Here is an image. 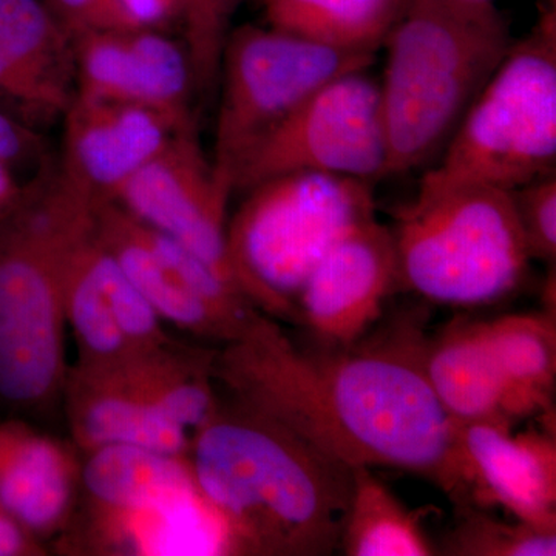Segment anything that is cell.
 I'll return each instance as SVG.
<instances>
[{
	"label": "cell",
	"instance_id": "obj_1",
	"mask_svg": "<svg viewBox=\"0 0 556 556\" xmlns=\"http://www.w3.org/2000/svg\"><path fill=\"white\" fill-rule=\"evenodd\" d=\"M424 340L396 332L348 348L303 350L260 313L215 354V382L350 467L394 468L460 506L457 426L422 367Z\"/></svg>",
	"mask_w": 556,
	"mask_h": 556
},
{
	"label": "cell",
	"instance_id": "obj_2",
	"mask_svg": "<svg viewBox=\"0 0 556 556\" xmlns=\"http://www.w3.org/2000/svg\"><path fill=\"white\" fill-rule=\"evenodd\" d=\"M193 478L228 522L239 556L339 551L353 467L236 399L192 433Z\"/></svg>",
	"mask_w": 556,
	"mask_h": 556
},
{
	"label": "cell",
	"instance_id": "obj_3",
	"mask_svg": "<svg viewBox=\"0 0 556 556\" xmlns=\"http://www.w3.org/2000/svg\"><path fill=\"white\" fill-rule=\"evenodd\" d=\"M94 201L67 178L33 182L0 217V401L50 407L62 396L65 278Z\"/></svg>",
	"mask_w": 556,
	"mask_h": 556
},
{
	"label": "cell",
	"instance_id": "obj_4",
	"mask_svg": "<svg viewBox=\"0 0 556 556\" xmlns=\"http://www.w3.org/2000/svg\"><path fill=\"white\" fill-rule=\"evenodd\" d=\"M386 46L379 90L390 177L422 166L447 146L511 40L496 9L407 0Z\"/></svg>",
	"mask_w": 556,
	"mask_h": 556
},
{
	"label": "cell",
	"instance_id": "obj_5",
	"mask_svg": "<svg viewBox=\"0 0 556 556\" xmlns=\"http://www.w3.org/2000/svg\"><path fill=\"white\" fill-rule=\"evenodd\" d=\"M247 192L228 223L241 292L265 316L298 324V298L311 273L346 233L376 217L371 182L302 170Z\"/></svg>",
	"mask_w": 556,
	"mask_h": 556
},
{
	"label": "cell",
	"instance_id": "obj_6",
	"mask_svg": "<svg viewBox=\"0 0 556 556\" xmlns=\"http://www.w3.org/2000/svg\"><path fill=\"white\" fill-rule=\"evenodd\" d=\"M556 166L555 14L511 43L471 102L441 163L420 179L416 199L450 189L492 186L514 190L554 174Z\"/></svg>",
	"mask_w": 556,
	"mask_h": 556
},
{
	"label": "cell",
	"instance_id": "obj_7",
	"mask_svg": "<svg viewBox=\"0 0 556 556\" xmlns=\"http://www.w3.org/2000/svg\"><path fill=\"white\" fill-rule=\"evenodd\" d=\"M391 232L399 283L450 308L500 302L521 285L532 262L510 190L492 186L415 199Z\"/></svg>",
	"mask_w": 556,
	"mask_h": 556
},
{
	"label": "cell",
	"instance_id": "obj_8",
	"mask_svg": "<svg viewBox=\"0 0 556 556\" xmlns=\"http://www.w3.org/2000/svg\"><path fill=\"white\" fill-rule=\"evenodd\" d=\"M372 61L375 54L332 49L273 27L248 25L230 33L219 65L218 177L232 189L237 164L260 138L329 80L367 70Z\"/></svg>",
	"mask_w": 556,
	"mask_h": 556
},
{
	"label": "cell",
	"instance_id": "obj_9",
	"mask_svg": "<svg viewBox=\"0 0 556 556\" xmlns=\"http://www.w3.org/2000/svg\"><path fill=\"white\" fill-rule=\"evenodd\" d=\"M386 167L379 84L362 70L329 80L260 138L237 164L232 190L302 170L371 182Z\"/></svg>",
	"mask_w": 556,
	"mask_h": 556
},
{
	"label": "cell",
	"instance_id": "obj_10",
	"mask_svg": "<svg viewBox=\"0 0 556 556\" xmlns=\"http://www.w3.org/2000/svg\"><path fill=\"white\" fill-rule=\"evenodd\" d=\"M230 193L232 189L218 177L189 129L172 137L135 172L115 201L139 222L188 249L241 292L228 243Z\"/></svg>",
	"mask_w": 556,
	"mask_h": 556
},
{
	"label": "cell",
	"instance_id": "obj_11",
	"mask_svg": "<svg viewBox=\"0 0 556 556\" xmlns=\"http://www.w3.org/2000/svg\"><path fill=\"white\" fill-rule=\"evenodd\" d=\"M56 543L67 555L239 556L228 522L195 479L129 506L78 504Z\"/></svg>",
	"mask_w": 556,
	"mask_h": 556
},
{
	"label": "cell",
	"instance_id": "obj_12",
	"mask_svg": "<svg viewBox=\"0 0 556 556\" xmlns=\"http://www.w3.org/2000/svg\"><path fill=\"white\" fill-rule=\"evenodd\" d=\"M397 281L393 232L378 218L346 233L311 273L298 298V324L320 348H348L382 314Z\"/></svg>",
	"mask_w": 556,
	"mask_h": 556
},
{
	"label": "cell",
	"instance_id": "obj_13",
	"mask_svg": "<svg viewBox=\"0 0 556 556\" xmlns=\"http://www.w3.org/2000/svg\"><path fill=\"white\" fill-rule=\"evenodd\" d=\"M457 448L463 506H500L517 521L556 532L555 430L514 433L503 422L463 424Z\"/></svg>",
	"mask_w": 556,
	"mask_h": 556
},
{
	"label": "cell",
	"instance_id": "obj_14",
	"mask_svg": "<svg viewBox=\"0 0 556 556\" xmlns=\"http://www.w3.org/2000/svg\"><path fill=\"white\" fill-rule=\"evenodd\" d=\"M64 119L61 175L97 201H115L121 186L172 137L192 129L153 109L78 93Z\"/></svg>",
	"mask_w": 556,
	"mask_h": 556
},
{
	"label": "cell",
	"instance_id": "obj_15",
	"mask_svg": "<svg viewBox=\"0 0 556 556\" xmlns=\"http://www.w3.org/2000/svg\"><path fill=\"white\" fill-rule=\"evenodd\" d=\"M76 93L190 123L188 54L159 31H89L73 39Z\"/></svg>",
	"mask_w": 556,
	"mask_h": 556
},
{
	"label": "cell",
	"instance_id": "obj_16",
	"mask_svg": "<svg viewBox=\"0 0 556 556\" xmlns=\"http://www.w3.org/2000/svg\"><path fill=\"white\" fill-rule=\"evenodd\" d=\"M75 94L73 40L43 0H0V110L38 129L64 118Z\"/></svg>",
	"mask_w": 556,
	"mask_h": 556
},
{
	"label": "cell",
	"instance_id": "obj_17",
	"mask_svg": "<svg viewBox=\"0 0 556 556\" xmlns=\"http://www.w3.org/2000/svg\"><path fill=\"white\" fill-rule=\"evenodd\" d=\"M62 396L73 442L80 453L105 445H135L189 455L192 433L142 396L124 361L108 367L73 365L65 375Z\"/></svg>",
	"mask_w": 556,
	"mask_h": 556
},
{
	"label": "cell",
	"instance_id": "obj_18",
	"mask_svg": "<svg viewBox=\"0 0 556 556\" xmlns=\"http://www.w3.org/2000/svg\"><path fill=\"white\" fill-rule=\"evenodd\" d=\"M80 459L22 420L0 422V503L40 543L56 540L78 506Z\"/></svg>",
	"mask_w": 556,
	"mask_h": 556
},
{
	"label": "cell",
	"instance_id": "obj_19",
	"mask_svg": "<svg viewBox=\"0 0 556 556\" xmlns=\"http://www.w3.org/2000/svg\"><path fill=\"white\" fill-rule=\"evenodd\" d=\"M94 226L104 247L163 321L223 345L240 338L249 327L223 316L199 298L153 247L144 223L116 201H97Z\"/></svg>",
	"mask_w": 556,
	"mask_h": 556
},
{
	"label": "cell",
	"instance_id": "obj_20",
	"mask_svg": "<svg viewBox=\"0 0 556 556\" xmlns=\"http://www.w3.org/2000/svg\"><path fill=\"white\" fill-rule=\"evenodd\" d=\"M422 367L428 383L456 426L525 419L493 356L484 320H459L437 339L424 340Z\"/></svg>",
	"mask_w": 556,
	"mask_h": 556
},
{
	"label": "cell",
	"instance_id": "obj_21",
	"mask_svg": "<svg viewBox=\"0 0 556 556\" xmlns=\"http://www.w3.org/2000/svg\"><path fill=\"white\" fill-rule=\"evenodd\" d=\"M407 0H265L276 30L321 46L375 54L401 20Z\"/></svg>",
	"mask_w": 556,
	"mask_h": 556
},
{
	"label": "cell",
	"instance_id": "obj_22",
	"mask_svg": "<svg viewBox=\"0 0 556 556\" xmlns=\"http://www.w3.org/2000/svg\"><path fill=\"white\" fill-rule=\"evenodd\" d=\"M339 551L346 556L438 555L417 514L368 467L353 468Z\"/></svg>",
	"mask_w": 556,
	"mask_h": 556
},
{
	"label": "cell",
	"instance_id": "obj_23",
	"mask_svg": "<svg viewBox=\"0 0 556 556\" xmlns=\"http://www.w3.org/2000/svg\"><path fill=\"white\" fill-rule=\"evenodd\" d=\"M484 327L522 415L551 413L556 379L555 314H507L484 320Z\"/></svg>",
	"mask_w": 556,
	"mask_h": 556
},
{
	"label": "cell",
	"instance_id": "obj_24",
	"mask_svg": "<svg viewBox=\"0 0 556 556\" xmlns=\"http://www.w3.org/2000/svg\"><path fill=\"white\" fill-rule=\"evenodd\" d=\"M83 456L79 506H129L195 479L189 455L135 445H105Z\"/></svg>",
	"mask_w": 556,
	"mask_h": 556
},
{
	"label": "cell",
	"instance_id": "obj_25",
	"mask_svg": "<svg viewBox=\"0 0 556 556\" xmlns=\"http://www.w3.org/2000/svg\"><path fill=\"white\" fill-rule=\"evenodd\" d=\"M97 204V203H94ZM94 215L70 255L65 278V324L72 329L83 367H108L131 356L129 343L116 324L94 263Z\"/></svg>",
	"mask_w": 556,
	"mask_h": 556
},
{
	"label": "cell",
	"instance_id": "obj_26",
	"mask_svg": "<svg viewBox=\"0 0 556 556\" xmlns=\"http://www.w3.org/2000/svg\"><path fill=\"white\" fill-rule=\"evenodd\" d=\"M455 527L442 540L439 555L450 556H554L556 532H547L526 522L501 521L463 506Z\"/></svg>",
	"mask_w": 556,
	"mask_h": 556
},
{
	"label": "cell",
	"instance_id": "obj_27",
	"mask_svg": "<svg viewBox=\"0 0 556 556\" xmlns=\"http://www.w3.org/2000/svg\"><path fill=\"white\" fill-rule=\"evenodd\" d=\"M94 263H97L102 288L108 295L110 308L124 339L129 343L131 353L135 356L153 353L174 342L175 339H172L169 332L163 327V318L124 273L112 252L98 237V232L97 243H94Z\"/></svg>",
	"mask_w": 556,
	"mask_h": 556
},
{
	"label": "cell",
	"instance_id": "obj_28",
	"mask_svg": "<svg viewBox=\"0 0 556 556\" xmlns=\"http://www.w3.org/2000/svg\"><path fill=\"white\" fill-rule=\"evenodd\" d=\"M243 0H181L192 84L206 90L219 75L229 25Z\"/></svg>",
	"mask_w": 556,
	"mask_h": 556
},
{
	"label": "cell",
	"instance_id": "obj_29",
	"mask_svg": "<svg viewBox=\"0 0 556 556\" xmlns=\"http://www.w3.org/2000/svg\"><path fill=\"white\" fill-rule=\"evenodd\" d=\"M530 257L555 266L556 175L526 182L510 190Z\"/></svg>",
	"mask_w": 556,
	"mask_h": 556
},
{
	"label": "cell",
	"instance_id": "obj_30",
	"mask_svg": "<svg viewBox=\"0 0 556 556\" xmlns=\"http://www.w3.org/2000/svg\"><path fill=\"white\" fill-rule=\"evenodd\" d=\"M181 20V0H108L93 31H142Z\"/></svg>",
	"mask_w": 556,
	"mask_h": 556
},
{
	"label": "cell",
	"instance_id": "obj_31",
	"mask_svg": "<svg viewBox=\"0 0 556 556\" xmlns=\"http://www.w3.org/2000/svg\"><path fill=\"white\" fill-rule=\"evenodd\" d=\"M40 150L38 131L0 110V161L14 167L38 159Z\"/></svg>",
	"mask_w": 556,
	"mask_h": 556
},
{
	"label": "cell",
	"instance_id": "obj_32",
	"mask_svg": "<svg viewBox=\"0 0 556 556\" xmlns=\"http://www.w3.org/2000/svg\"><path fill=\"white\" fill-rule=\"evenodd\" d=\"M108 0H43L53 20L70 39L93 31Z\"/></svg>",
	"mask_w": 556,
	"mask_h": 556
},
{
	"label": "cell",
	"instance_id": "obj_33",
	"mask_svg": "<svg viewBox=\"0 0 556 556\" xmlns=\"http://www.w3.org/2000/svg\"><path fill=\"white\" fill-rule=\"evenodd\" d=\"M47 548L0 503V556H42Z\"/></svg>",
	"mask_w": 556,
	"mask_h": 556
},
{
	"label": "cell",
	"instance_id": "obj_34",
	"mask_svg": "<svg viewBox=\"0 0 556 556\" xmlns=\"http://www.w3.org/2000/svg\"><path fill=\"white\" fill-rule=\"evenodd\" d=\"M24 188L14 177L13 167L0 161V217L20 201Z\"/></svg>",
	"mask_w": 556,
	"mask_h": 556
},
{
	"label": "cell",
	"instance_id": "obj_35",
	"mask_svg": "<svg viewBox=\"0 0 556 556\" xmlns=\"http://www.w3.org/2000/svg\"><path fill=\"white\" fill-rule=\"evenodd\" d=\"M409 2H426L433 5L463 11H489L495 9V0H409Z\"/></svg>",
	"mask_w": 556,
	"mask_h": 556
}]
</instances>
